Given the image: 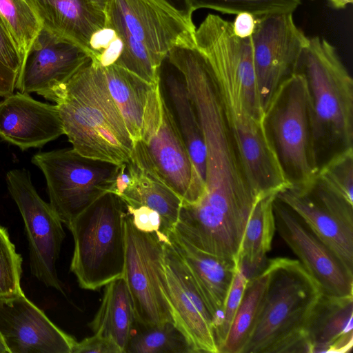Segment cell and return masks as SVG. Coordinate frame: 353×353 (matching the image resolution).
<instances>
[{"label":"cell","instance_id":"1","mask_svg":"<svg viewBox=\"0 0 353 353\" xmlns=\"http://www.w3.org/2000/svg\"><path fill=\"white\" fill-rule=\"evenodd\" d=\"M166 59L184 79L206 149L205 191L196 203L184 206L183 215L203 240L236 245L260 196L245 175L225 119L212 68L196 46L175 47Z\"/></svg>","mask_w":353,"mask_h":353},{"label":"cell","instance_id":"2","mask_svg":"<svg viewBox=\"0 0 353 353\" xmlns=\"http://www.w3.org/2000/svg\"><path fill=\"white\" fill-rule=\"evenodd\" d=\"M195 43L212 68L225 119L250 185L258 196L290 187L265 121L255 118L246 103L242 84L254 73L250 41L236 37L231 27L218 25L198 30Z\"/></svg>","mask_w":353,"mask_h":353},{"label":"cell","instance_id":"3","mask_svg":"<svg viewBox=\"0 0 353 353\" xmlns=\"http://www.w3.org/2000/svg\"><path fill=\"white\" fill-rule=\"evenodd\" d=\"M56 103L64 134L74 150L117 164L130 160L134 143L98 62L92 59L82 67Z\"/></svg>","mask_w":353,"mask_h":353},{"label":"cell","instance_id":"4","mask_svg":"<svg viewBox=\"0 0 353 353\" xmlns=\"http://www.w3.org/2000/svg\"><path fill=\"white\" fill-rule=\"evenodd\" d=\"M265 269V288L242 353L305 352L306 327L321 290L299 260L274 258Z\"/></svg>","mask_w":353,"mask_h":353},{"label":"cell","instance_id":"5","mask_svg":"<svg viewBox=\"0 0 353 353\" xmlns=\"http://www.w3.org/2000/svg\"><path fill=\"white\" fill-rule=\"evenodd\" d=\"M296 73L305 79L314 150L319 168L353 148V81L335 48L325 39L308 37Z\"/></svg>","mask_w":353,"mask_h":353},{"label":"cell","instance_id":"6","mask_svg":"<svg viewBox=\"0 0 353 353\" xmlns=\"http://www.w3.org/2000/svg\"><path fill=\"white\" fill-rule=\"evenodd\" d=\"M125 214L122 199L108 192L67 226L74 243L70 269L81 288L99 290L123 276Z\"/></svg>","mask_w":353,"mask_h":353},{"label":"cell","instance_id":"7","mask_svg":"<svg viewBox=\"0 0 353 353\" xmlns=\"http://www.w3.org/2000/svg\"><path fill=\"white\" fill-rule=\"evenodd\" d=\"M130 159L171 188L183 203H196L205 191L159 81L148 94L141 139L134 144Z\"/></svg>","mask_w":353,"mask_h":353},{"label":"cell","instance_id":"8","mask_svg":"<svg viewBox=\"0 0 353 353\" xmlns=\"http://www.w3.org/2000/svg\"><path fill=\"white\" fill-rule=\"evenodd\" d=\"M265 113L266 130L287 180L294 187L310 184L316 179L319 167L305 77L295 73L285 81Z\"/></svg>","mask_w":353,"mask_h":353},{"label":"cell","instance_id":"9","mask_svg":"<svg viewBox=\"0 0 353 353\" xmlns=\"http://www.w3.org/2000/svg\"><path fill=\"white\" fill-rule=\"evenodd\" d=\"M32 163L43 172L50 204L66 226L112 190L120 166L84 157L72 148L39 152Z\"/></svg>","mask_w":353,"mask_h":353},{"label":"cell","instance_id":"10","mask_svg":"<svg viewBox=\"0 0 353 353\" xmlns=\"http://www.w3.org/2000/svg\"><path fill=\"white\" fill-rule=\"evenodd\" d=\"M106 23L122 48H143L159 62L176 46H194L196 27L163 0H108Z\"/></svg>","mask_w":353,"mask_h":353},{"label":"cell","instance_id":"11","mask_svg":"<svg viewBox=\"0 0 353 353\" xmlns=\"http://www.w3.org/2000/svg\"><path fill=\"white\" fill-rule=\"evenodd\" d=\"M125 259L123 277L131 296L135 323L148 327L173 321L164 271L163 233H145L125 216Z\"/></svg>","mask_w":353,"mask_h":353},{"label":"cell","instance_id":"12","mask_svg":"<svg viewBox=\"0 0 353 353\" xmlns=\"http://www.w3.org/2000/svg\"><path fill=\"white\" fill-rule=\"evenodd\" d=\"M6 179L23 220L32 274L47 287L65 294L56 267L65 236L63 223L50 204L40 197L28 171L12 170Z\"/></svg>","mask_w":353,"mask_h":353},{"label":"cell","instance_id":"13","mask_svg":"<svg viewBox=\"0 0 353 353\" xmlns=\"http://www.w3.org/2000/svg\"><path fill=\"white\" fill-rule=\"evenodd\" d=\"M251 39L258 89L265 112L278 88L296 73L308 37L295 24L292 13L285 12L256 18Z\"/></svg>","mask_w":353,"mask_h":353},{"label":"cell","instance_id":"14","mask_svg":"<svg viewBox=\"0 0 353 353\" xmlns=\"http://www.w3.org/2000/svg\"><path fill=\"white\" fill-rule=\"evenodd\" d=\"M276 198L298 214L353 272L352 203L316 179L305 186H290Z\"/></svg>","mask_w":353,"mask_h":353},{"label":"cell","instance_id":"15","mask_svg":"<svg viewBox=\"0 0 353 353\" xmlns=\"http://www.w3.org/2000/svg\"><path fill=\"white\" fill-rule=\"evenodd\" d=\"M276 230L317 282L323 294L353 296V272L307 225L277 198L273 203Z\"/></svg>","mask_w":353,"mask_h":353},{"label":"cell","instance_id":"16","mask_svg":"<svg viewBox=\"0 0 353 353\" xmlns=\"http://www.w3.org/2000/svg\"><path fill=\"white\" fill-rule=\"evenodd\" d=\"M91 60L79 46L42 28L17 76L15 88L56 103L65 85Z\"/></svg>","mask_w":353,"mask_h":353},{"label":"cell","instance_id":"17","mask_svg":"<svg viewBox=\"0 0 353 353\" xmlns=\"http://www.w3.org/2000/svg\"><path fill=\"white\" fill-rule=\"evenodd\" d=\"M0 337L8 353H72L77 342L28 299L0 296Z\"/></svg>","mask_w":353,"mask_h":353},{"label":"cell","instance_id":"18","mask_svg":"<svg viewBox=\"0 0 353 353\" xmlns=\"http://www.w3.org/2000/svg\"><path fill=\"white\" fill-rule=\"evenodd\" d=\"M163 259L174 323L185 336L194 353H219L209 310L188 268L169 239L164 243Z\"/></svg>","mask_w":353,"mask_h":353},{"label":"cell","instance_id":"19","mask_svg":"<svg viewBox=\"0 0 353 353\" xmlns=\"http://www.w3.org/2000/svg\"><path fill=\"white\" fill-rule=\"evenodd\" d=\"M63 134L57 105L38 101L21 92L0 101V137L21 150L42 147Z\"/></svg>","mask_w":353,"mask_h":353},{"label":"cell","instance_id":"20","mask_svg":"<svg viewBox=\"0 0 353 353\" xmlns=\"http://www.w3.org/2000/svg\"><path fill=\"white\" fill-rule=\"evenodd\" d=\"M168 239L188 268L211 315L214 337L223 320L225 301L236 270L237 261L205 252L174 230Z\"/></svg>","mask_w":353,"mask_h":353},{"label":"cell","instance_id":"21","mask_svg":"<svg viewBox=\"0 0 353 353\" xmlns=\"http://www.w3.org/2000/svg\"><path fill=\"white\" fill-rule=\"evenodd\" d=\"M353 296L321 294L305 335L307 353H347L353 346Z\"/></svg>","mask_w":353,"mask_h":353},{"label":"cell","instance_id":"22","mask_svg":"<svg viewBox=\"0 0 353 353\" xmlns=\"http://www.w3.org/2000/svg\"><path fill=\"white\" fill-rule=\"evenodd\" d=\"M28 1L36 12L43 28L74 43L89 54L92 36L105 26V10L88 0Z\"/></svg>","mask_w":353,"mask_h":353},{"label":"cell","instance_id":"23","mask_svg":"<svg viewBox=\"0 0 353 353\" xmlns=\"http://www.w3.org/2000/svg\"><path fill=\"white\" fill-rule=\"evenodd\" d=\"M159 83L190 158L205 183L206 149L203 130L181 73L165 58L159 68ZM166 100V99H165Z\"/></svg>","mask_w":353,"mask_h":353},{"label":"cell","instance_id":"24","mask_svg":"<svg viewBox=\"0 0 353 353\" xmlns=\"http://www.w3.org/2000/svg\"><path fill=\"white\" fill-rule=\"evenodd\" d=\"M126 165L131 181L119 196L126 205L132 207L145 205L157 211L161 219L160 232L168 236L178 222L182 199L132 159H130Z\"/></svg>","mask_w":353,"mask_h":353},{"label":"cell","instance_id":"25","mask_svg":"<svg viewBox=\"0 0 353 353\" xmlns=\"http://www.w3.org/2000/svg\"><path fill=\"white\" fill-rule=\"evenodd\" d=\"M133 305L125 280L118 277L105 285L101 305L89 326L94 334L113 339L125 350L134 331Z\"/></svg>","mask_w":353,"mask_h":353},{"label":"cell","instance_id":"26","mask_svg":"<svg viewBox=\"0 0 353 353\" xmlns=\"http://www.w3.org/2000/svg\"><path fill=\"white\" fill-rule=\"evenodd\" d=\"M276 195L271 193L259 196L247 222L237 261L248 278L264 268L271 250L276 232L273 203Z\"/></svg>","mask_w":353,"mask_h":353},{"label":"cell","instance_id":"27","mask_svg":"<svg viewBox=\"0 0 353 353\" xmlns=\"http://www.w3.org/2000/svg\"><path fill=\"white\" fill-rule=\"evenodd\" d=\"M103 68L110 93L134 144L141 139L145 107L154 85L116 64Z\"/></svg>","mask_w":353,"mask_h":353},{"label":"cell","instance_id":"28","mask_svg":"<svg viewBox=\"0 0 353 353\" xmlns=\"http://www.w3.org/2000/svg\"><path fill=\"white\" fill-rule=\"evenodd\" d=\"M266 281L265 266L248 278L241 303L219 353H242L250 336Z\"/></svg>","mask_w":353,"mask_h":353},{"label":"cell","instance_id":"29","mask_svg":"<svg viewBox=\"0 0 353 353\" xmlns=\"http://www.w3.org/2000/svg\"><path fill=\"white\" fill-rule=\"evenodd\" d=\"M133 331L125 353H194L188 339L173 321Z\"/></svg>","mask_w":353,"mask_h":353},{"label":"cell","instance_id":"30","mask_svg":"<svg viewBox=\"0 0 353 353\" xmlns=\"http://www.w3.org/2000/svg\"><path fill=\"white\" fill-rule=\"evenodd\" d=\"M0 17L17 48L23 66L43 28L41 21L28 0H0Z\"/></svg>","mask_w":353,"mask_h":353},{"label":"cell","instance_id":"31","mask_svg":"<svg viewBox=\"0 0 353 353\" xmlns=\"http://www.w3.org/2000/svg\"><path fill=\"white\" fill-rule=\"evenodd\" d=\"M192 10L211 9L223 14L249 12L256 18L275 13L291 12L301 5V0H188Z\"/></svg>","mask_w":353,"mask_h":353},{"label":"cell","instance_id":"32","mask_svg":"<svg viewBox=\"0 0 353 353\" xmlns=\"http://www.w3.org/2000/svg\"><path fill=\"white\" fill-rule=\"evenodd\" d=\"M316 179L353 204V148L338 153L319 169Z\"/></svg>","mask_w":353,"mask_h":353},{"label":"cell","instance_id":"33","mask_svg":"<svg viewBox=\"0 0 353 353\" xmlns=\"http://www.w3.org/2000/svg\"><path fill=\"white\" fill-rule=\"evenodd\" d=\"M22 262L23 259L10 240L7 230L0 225V296L22 291Z\"/></svg>","mask_w":353,"mask_h":353},{"label":"cell","instance_id":"34","mask_svg":"<svg viewBox=\"0 0 353 353\" xmlns=\"http://www.w3.org/2000/svg\"><path fill=\"white\" fill-rule=\"evenodd\" d=\"M248 277L237 261L236 270L225 301L221 327L215 336L218 350L224 342L241 303Z\"/></svg>","mask_w":353,"mask_h":353},{"label":"cell","instance_id":"35","mask_svg":"<svg viewBox=\"0 0 353 353\" xmlns=\"http://www.w3.org/2000/svg\"><path fill=\"white\" fill-rule=\"evenodd\" d=\"M125 205L127 213L131 216L132 222L138 230L145 233L160 232L161 219L157 211L145 205Z\"/></svg>","mask_w":353,"mask_h":353},{"label":"cell","instance_id":"36","mask_svg":"<svg viewBox=\"0 0 353 353\" xmlns=\"http://www.w3.org/2000/svg\"><path fill=\"white\" fill-rule=\"evenodd\" d=\"M0 62L17 73L22 67L17 48L0 17Z\"/></svg>","mask_w":353,"mask_h":353},{"label":"cell","instance_id":"37","mask_svg":"<svg viewBox=\"0 0 353 353\" xmlns=\"http://www.w3.org/2000/svg\"><path fill=\"white\" fill-rule=\"evenodd\" d=\"M72 353H122V351L113 339L94 334L77 342Z\"/></svg>","mask_w":353,"mask_h":353},{"label":"cell","instance_id":"38","mask_svg":"<svg viewBox=\"0 0 353 353\" xmlns=\"http://www.w3.org/2000/svg\"><path fill=\"white\" fill-rule=\"evenodd\" d=\"M256 18L249 12H240L236 14L232 24V30L239 38L250 37L255 29Z\"/></svg>","mask_w":353,"mask_h":353},{"label":"cell","instance_id":"39","mask_svg":"<svg viewBox=\"0 0 353 353\" xmlns=\"http://www.w3.org/2000/svg\"><path fill=\"white\" fill-rule=\"evenodd\" d=\"M17 74L0 62V96L7 97L13 93Z\"/></svg>","mask_w":353,"mask_h":353},{"label":"cell","instance_id":"40","mask_svg":"<svg viewBox=\"0 0 353 353\" xmlns=\"http://www.w3.org/2000/svg\"><path fill=\"white\" fill-rule=\"evenodd\" d=\"M189 20H192L193 11L188 0H163Z\"/></svg>","mask_w":353,"mask_h":353},{"label":"cell","instance_id":"41","mask_svg":"<svg viewBox=\"0 0 353 353\" xmlns=\"http://www.w3.org/2000/svg\"><path fill=\"white\" fill-rule=\"evenodd\" d=\"M329 6L336 10L344 9L347 5L352 4L353 0H327Z\"/></svg>","mask_w":353,"mask_h":353},{"label":"cell","instance_id":"42","mask_svg":"<svg viewBox=\"0 0 353 353\" xmlns=\"http://www.w3.org/2000/svg\"><path fill=\"white\" fill-rule=\"evenodd\" d=\"M96 6L105 10L108 0H88Z\"/></svg>","mask_w":353,"mask_h":353},{"label":"cell","instance_id":"43","mask_svg":"<svg viewBox=\"0 0 353 353\" xmlns=\"http://www.w3.org/2000/svg\"><path fill=\"white\" fill-rule=\"evenodd\" d=\"M0 353H8V350L0 337Z\"/></svg>","mask_w":353,"mask_h":353}]
</instances>
